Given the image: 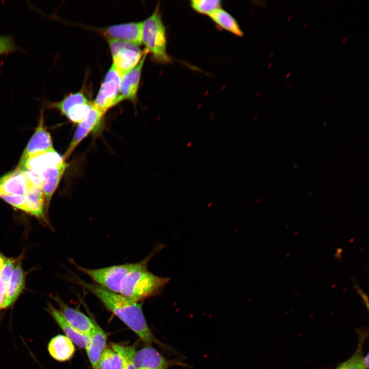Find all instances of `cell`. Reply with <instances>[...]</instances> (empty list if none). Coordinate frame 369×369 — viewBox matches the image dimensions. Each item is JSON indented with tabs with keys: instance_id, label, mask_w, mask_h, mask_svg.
I'll use <instances>...</instances> for the list:
<instances>
[{
	"instance_id": "6da1fadb",
	"label": "cell",
	"mask_w": 369,
	"mask_h": 369,
	"mask_svg": "<svg viewBox=\"0 0 369 369\" xmlns=\"http://www.w3.org/2000/svg\"><path fill=\"white\" fill-rule=\"evenodd\" d=\"M76 282L96 297L105 307L117 317L146 344L154 343L160 346H169L158 340L150 330L142 310V303L135 302L120 294L109 291L99 285L79 278Z\"/></svg>"
},
{
	"instance_id": "7a4b0ae2",
	"label": "cell",
	"mask_w": 369,
	"mask_h": 369,
	"mask_svg": "<svg viewBox=\"0 0 369 369\" xmlns=\"http://www.w3.org/2000/svg\"><path fill=\"white\" fill-rule=\"evenodd\" d=\"M165 247L159 244L144 259L136 262L124 278L119 294L137 303L161 294L170 278L160 277L148 269L150 260Z\"/></svg>"
},
{
	"instance_id": "3957f363",
	"label": "cell",
	"mask_w": 369,
	"mask_h": 369,
	"mask_svg": "<svg viewBox=\"0 0 369 369\" xmlns=\"http://www.w3.org/2000/svg\"><path fill=\"white\" fill-rule=\"evenodd\" d=\"M142 43L153 59L160 64L168 63L171 57L167 51V35L158 4L152 14L142 22Z\"/></svg>"
},
{
	"instance_id": "277c9868",
	"label": "cell",
	"mask_w": 369,
	"mask_h": 369,
	"mask_svg": "<svg viewBox=\"0 0 369 369\" xmlns=\"http://www.w3.org/2000/svg\"><path fill=\"white\" fill-rule=\"evenodd\" d=\"M73 263L78 270L89 276L95 283L109 291L119 294L124 278L135 266L136 262L99 269L86 268L74 261Z\"/></svg>"
},
{
	"instance_id": "5b68a950",
	"label": "cell",
	"mask_w": 369,
	"mask_h": 369,
	"mask_svg": "<svg viewBox=\"0 0 369 369\" xmlns=\"http://www.w3.org/2000/svg\"><path fill=\"white\" fill-rule=\"evenodd\" d=\"M113 65L121 75L129 72L140 62L144 53L138 45L118 40L107 38Z\"/></svg>"
},
{
	"instance_id": "8992f818",
	"label": "cell",
	"mask_w": 369,
	"mask_h": 369,
	"mask_svg": "<svg viewBox=\"0 0 369 369\" xmlns=\"http://www.w3.org/2000/svg\"><path fill=\"white\" fill-rule=\"evenodd\" d=\"M92 105V102L81 91L70 93L60 101L50 104V107L57 109L71 122L77 124L86 117Z\"/></svg>"
},
{
	"instance_id": "52a82bcc",
	"label": "cell",
	"mask_w": 369,
	"mask_h": 369,
	"mask_svg": "<svg viewBox=\"0 0 369 369\" xmlns=\"http://www.w3.org/2000/svg\"><path fill=\"white\" fill-rule=\"evenodd\" d=\"M121 76L112 64L92 102L95 108L105 114L111 107L120 102L119 88Z\"/></svg>"
},
{
	"instance_id": "ba28073f",
	"label": "cell",
	"mask_w": 369,
	"mask_h": 369,
	"mask_svg": "<svg viewBox=\"0 0 369 369\" xmlns=\"http://www.w3.org/2000/svg\"><path fill=\"white\" fill-rule=\"evenodd\" d=\"M133 362L135 369H169L176 366L190 367L181 357L168 359L150 345L136 351Z\"/></svg>"
},
{
	"instance_id": "9c48e42d",
	"label": "cell",
	"mask_w": 369,
	"mask_h": 369,
	"mask_svg": "<svg viewBox=\"0 0 369 369\" xmlns=\"http://www.w3.org/2000/svg\"><path fill=\"white\" fill-rule=\"evenodd\" d=\"M104 114L92 105L86 117L77 124L72 140L63 156L65 159L90 133L98 129L102 122Z\"/></svg>"
},
{
	"instance_id": "30bf717a",
	"label": "cell",
	"mask_w": 369,
	"mask_h": 369,
	"mask_svg": "<svg viewBox=\"0 0 369 369\" xmlns=\"http://www.w3.org/2000/svg\"><path fill=\"white\" fill-rule=\"evenodd\" d=\"M53 149L52 139L45 126L42 111L37 127L26 147L20 159H26Z\"/></svg>"
},
{
	"instance_id": "8fae6325",
	"label": "cell",
	"mask_w": 369,
	"mask_h": 369,
	"mask_svg": "<svg viewBox=\"0 0 369 369\" xmlns=\"http://www.w3.org/2000/svg\"><path fill=\"white\" fill-rule=\"evenodd\" d=\"M53 299L66 320L79 333L90 336L95 326V321L78 310L69 306L58 296L53 297Z\"/></svg>"
},
{
	"instance_id": "7c38bea8",
	"label": "cell",
	"mask_w": 369,
	"mask_h": 369,
	"mask_svg": "<svg viewBox=\"0 0 369 369\" xmlns=\"http://www.w3.org/2000/svg\"><path fill=\"white\" fill-rule=\"evenodd\" d=\"M32 186L25 172L18 167L0 177V195L24 196Z\"/></svg>"
},
{
	"instance_id": "4fadbf2b",
	"label": "cell",
	"mask_w": 369,
	"mask_h": 369,
	"mask_svg": "<svg viewBox=\"0 0 369 369\" xmlns=\"http://www.w3.org/2000/svg\"><path fill=\"white\" fill-rule=\"evenodd\" d=\"M141 27L142 22H133L111 25L102 31L107 38L126 42L139 46L142 44Z\"/></svg>"
},
{
	"instance_id": "5bb4252c",
	"label": "cell",
	"mask_w": 369,
	"mask_h": 369,
	"mask_svg": "<svg viewBox=\"0 0 369 369\" xmlns=\"http://www.w3.org/2000/svg\"><path fill=\"white\" fill-rule=\"evenodd\" d=\"M65 160L63 156L53 149L26 159H20L17 167L23 171L32 172L42 176V172L46 169Z\"/></svg>"
},
{
	"instance_id": "9a60e30c",
	"label": "cell",
	"mask_w": 369,
	"mask_h": 369,
	"mask_svg": "<svg viewBox=\"0 0 369 369\" xmlns=\"http://www.w3.org/2000/svg\"><path fill=\"white\" fill-rule=\"evenodd\" d=\"M148 52L144 50V55L138 65L121 76L119 88V101L127 99L135 102L139 88L141 73Z\"/></svg>"
},
{
	"instance_id": "2e32d148",
	"label": "cell",
	"mask_w": 369,
	"mask_h": 369,
	"mask_svg": "<svg viewBox=\"0 0 369 369\" xmlns=\"http://www.w3.org/2000/svg\"><path fill=\"white\" fill-rule=\"evenodd\" d=\"M67 167L66 161L49 167L42 173L41 188L44 196L45 208L48 211L52 196L56 190Z\"/></svg>"
},
{
	"instance_id": "e0dca14e",
	"label": "cell",
	"mask_w": 369,
	"mask_h": 369,
	"mask_svg": "<svg viewBox=\"0 0 369 369\" xmlns=\"http://www.w3.org/2000/svg\"><path fill=\"white\" fill-rule=\"evenodd\" d=\"M47 311L66 336L73 343L82 348L87 347L90 341V336L84 335L75 329L66 320L59 310L56 309L50 303L47 304Z\"/></svg>"
},
{
	"instance_id": "ac0fdd59",
	"label": "cell",
	"mask_w": 369,
	"mask_h": 369,
	"mask_svg": "<svg viewBox=\"0 0 369 369\" xmlns=\"http://www.w3.org/2000/svg\"><path fill=\"white\" fill-rule=\"evenodd\" d=\"M20 258L18 259L17 262L16 261L7 286L4 309L13 304L24 289L26 275L22 266Z\"/></svg>"
},
{
	"instance_id": "d6986e66",
	"label": "cell",
	"mask_w": 369,
	"mask_h": 369,
	"mask_svg": "<svg viewBox=\"0 0 369 369\" xmlns=\"http://www.w3.org/2000/svg\"><path fill=\"white\" fill-rule=\"evenodd\" d=\"M107 335L102 329L95 322V326L90 335V341L85 348L93 369H98L100 356L106 348Z\"/></svg>"
},
{
	"instance_id": "ffe728a7",
	"label": "cell",
	"mask_w": 369,
	"mask_h": 369,
	"mask_svg": "<svg viewBox=\"0 0 369 369\" xmlns=\"http://www.w3.org/2000/svg\"><path fill=\"white\" fill-rule=\"evenodd\" d=\"M48 351L54 360L65 362L73 357L75 347L74 343L67 336L58 335L53 337L48 343Z\"/></svg>"
},
{
	"instance_id": "44dd1931",
	"label": "cell",
	"mask_w": 369,
	"mask_h": 369,
	"mask_svg": "<svg viewBox=\"0 0 369 369\" xmlns=\"http://www.w3.org/2000/svg\"><path fill=\"white\" fill-rule=\"evenodd\" d=\"M25 212L44 219V196L41 187L32 186L24 196Z\"/></svg>"
},
{
	"instance_id": "7402d4cb",
	"label": "cell",
	"mask_w": 369,
	"mask_h": 369,
	"mask_svg": "<svg viewBox=\"0 0 369 369\" xmlns=\"http://www.w3.org/2000/svg\"><path fill=\"white\" fill-rule=\"evenodd\" d=\"M209 16L219 28L239 37L243 35V32L235 18L223 9L219 8Z\"/></svg>"
},
{
	"instance_id": "603a6c76",
	"label": "cell",
	"mask_w": 369,
	"mask_h": 369,
	"mask_svg": "<svg viewBox=\"0 0 369 369\" xmlns=\"http://www.w3.org/2000/svg\"><path fill=\"white\" fill-rule=\"evenodd\" d=\"M124 359L112 348L106 347L102 352L98 362V369H122Z\"/></svg>"
},
{
	"instance_id": "cb8c5ba5",
	"label": "cell",
	"mask_w": 369,
	"mask_h": 369,
	"mask_svg": "<svg viewBox=\"0 0 369 369\" xmlns=\"http://www.w3.org/2000/svg\"><path fill=\"white\" fill-rule=\"evenodd\" d=\"M111 348L120 355L123 358L124 365L122 369H135L133 357L136 350L134 345L127 346L111 343Z\"/></svg>"
},
{
	"instance_id": "d4e9b609",
	"label": "cell",
	"mask_w": 369,
	"mask_h": 369,
	"mask_svg": "<svg viewBox=\"0 0 369 369\" xmlns=\"http://www.w3.org/2000/svg\"><path fill=\"white\" fill-rule=\"evenodd\" d=\"M360 343L354 354L347 360L338 364L335 369H365L362 362V344L364 339L360 337Z\"/></svg>"
},
{
	"instance_id": "484cf974",
	"label": "cell",
	"mask_w": 369,
	"mask_h": 369,
	"mask_svg": "<svg viewBox=\"0 0 369 369\" xmlns=\"http://www.w3.org/2000/svg\"><path fill=\"white\" fill-rule=\"evenodd\" d=\"M190 3L192 8L196 12L208 16L220 8L221 4L219 0H192Z\"/></svg>"
},
{
	"instance_id": "4316f807",
	"label": "cell",
	"mask_w": 369,
	"mask_h": 369,
	"mask_svg": "<svg viewBox=\"0 0 369 369\" xmlns=\"http://www.w3.org/2000/svg\"><path fill=\"white\" fill-rule=\"evenodd\" d=\"M16 263L14 258H8L0 272V293L5 295L7 286Z\"/></svg>"
},
{
	"instance_id": "83f0119b",
	"label": "cell",
	"mask_w": 369,
	"mask_h": 369,
	"mask_svg": "<svg viewBox=\"0 0 369 369\" xmlns=\"http://www.w3.org/2000/svg\"><path fill=\"white\" fill-rule=\"evenodd\" d=\"M0 198L13 207L25 212V200L23 196L12 195H0Z\"/></svg>"
},
{
	"instance_id": "f1b7e54d",
	"label": "cell",
	"mask_w": 369,
	"mask_h": 369,
	"mask_svg": "<svg viewBox=\"0 0 369 369\" xmlns=\"http://www.w3.org/2000/svg\"><path fill=\"white\" fill-rule=\"evenodd\" d=\"M16 49L12 38L9 36H0V55L13 51Z\"/></svg>"
},
{
	"instance_id": "f546056e",
	"label": "cell",
	"mask_w": 369,
	"mask_h": 369,
	"mask_svg": "<svg viewBox=\"0 0 369 369\" xmlns=\"http://www.w3.org/2000/svg\"><path fill=\"white\" fill-rule=\"evenodd\" d=\"M9 258L6 257L0 252V272L7 262Z\"/></svg>"
},
{
	"instance_id": "4dcf8cb0",
	"label": "cell",
	"mask_w": 369,
	"mask_h": 369,
	"mask_svg": "<svg viewBox=\"0 0 369 369\" xmlns=\"http://www.w3.org/2000/svg\"><path fill=\"white\" fill-rule=\"evenodd\" d=\"M368 357H368V353H367L366 355H365L364 356H363V357H362V364H363L364 367L365 368V369H368V365H369Z\"/></svg>"
},
{
	"instance_id": "1f68e13d",
	"label": "cell",
	"mask_w": 369,
	"mask_h": 369,
	"mask_svg": "<svg viewBox=\"0 0 369 369\" xmlns=\"http://www.w3.org/2000/svg\"><path fill=\"white\" fill-rule=\"evenodd\" d=\"M5 300V295L0 293V312L4 309V304Z\"/></svg>"
},
{
	"instance_id": "d6a6232c",
	"label": "cell",
	"mask_w": 369,
	"mask_h": 369,
	"mask_svg": "<svg viewBox=\"0 0 369 369\" xmlns=\"http://www.w3.org/2000/svg\"><path fill=\"white\" fill-rule=\"evenodd\" d=\"M348 39V37L347 36H345L342 38V43H345L347 42Z\"/></svg>"
},
{
	"instance_id": "836d02e7",
	"label": "cell",
	"mask_w": 369,
	"mask_h": 369,
	"mask_svg": "<svg viewBox=\"0 0 369 369\" xmlns=\"http://www.w3.org/2000/svg\"><path fill=\"white\" fill-rule=\"evenodd\" d=\"M308 25V22L305 23L303 25V29H305V28L307 27Z\"/></svg>"
},
{
	"instance_id": "e575fe53",
	"label": "cell",
	"mask_w": 369,
	"mask_h": 369,
	"mask_svg": "<svg viewBox=\"0 0 369 369\" xmlns=\"http://www.w3.org/2000/svg\"><path fill=\"white\" fill-rule=\"evenodd\" d=\"M291 75V72H289L287 73L285 76V78H288Z\"/></svg>"
},
{
	"instance_id": "d590c367",
	"label": "cell",
	"mask_w": 369,
	"mask_h": 369,
	"mask_svg": "<svg viewBox=\"0 0 369 369\" xmlns=\"http://www.w3.org/2000/svg\"><path fill=\"white\" fill-rule=\"evenodd\" d=\"M292 18V15H291L289 16V17L287 19V22H289Z\"/></svg>"
},
{
	"instance_id": "8d00e7d4",
	"label": "cell",
	"mask_w": 369,
	"mask_h": 369,
	"mask_svg": "<svg viewBox=\"0 0 369 369\" xmlns=\"http://www.w3.org/2000/svg\"><path fill=\"white\" fill-rule=\"evenodd\" d=\"M191 145V142H189L188 144L187 147H189Z\"/></svg>"
},
{
	"instance_id": "74e56055",
	"label": "cell",
	"mask_w": 369,
	"mask_h": 369,
	"mask_svg": "<svg viewBox=\"0 0 369 369\" xmlns=\"http://www.w3.org/2000/svg\"><path fill=\"white\" fill-rule=\"evenodd\" d=\"M272 63H271L269 64V66H268V68H270V67L272 66Z\"/></svg>"
},
{
	"instance_id": "f35d334b",
	"label": "cell",
	"mask_w": 369,
	"mask_h": 369,
	"mask_svg": "<svg viewBox=\"0 0 369 369\" xmlns=\"http://www.w3.org/2000/svg\"><path fill=\"white\" fill-rule=\"evenodd\" d=\"M273 55H274V52H272L270 53V56H273Z\"/></svg>"
}]
</instances>
